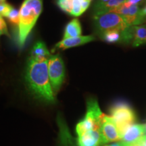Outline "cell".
<instances>
[{"instance_id": "f1b7e54d", "label": "cell", "mask_w": 146, "mask_h": 146, "mask_svg": "<svg viewBox=\"0 0 146 146\" xmlns=\"http://www.w3.org/2000/svg\"><path fill=\"white\" fill-rule=\"evenodd\" d=\"M89 1H91V0H89Z\"/></svg>"}, {"instance_id": "3957f363", "label": "cell", "mask_w": 146, "mask_h": 146, "mask_svg": "<svg viewBox=\"0 0 146 146\" xmlns=\"http://www.w3.org/2000/svg\"><path fill=\"white\" fill-rule=\"evenodd\" d=\"M104 114L100 108L96 99L90 98L87 102V112L85 118L77 124L76 132L77 135L87 131L100 130Z\"/></svg>"}, {"instance_id": "5b68a950", "label": "cell", "mask_w": 146, "mask_h": 146, "mask_svg": "<svg viewBox=\"0 0 146 146\" xmlns=\"http://www.w3.org/2000/svg\"><path fill=\"white\" fill-rule=\"evenodd\" d=\"M110 116L116 123L123 137V134L128 128L135 122V113L129 104L124 102L114 104L110 110Z\"/></svg>"}, {"instance_id": "52a82bcc", "label": "cell", "mask_w": 146, "mask_h": 146, "mask_svg": "<svg viewBox=\"0 0 146 146\" xmlns=\"http://www.w3.org/2000/svg\"><path fill=\"white\" fill-rule=\"evenodd\" d=\"M100 132L105 143L121 141L122 136L117 126L110 116L104 114L102 119Z\"/></svg>"}, {"instance_id": "d4e9b609", "label": "cell", "mask_w": 146, "mask_h": 146, "mask_svg": "<svg viewBox=\"0 0 146 146\" xmlns=\"http://www.w3.org/2000/svg\"><path fill=\"white\" fill-rule=\"evenodd\" d=\"M141 14L146 18V5L143 9H141Z\"/></svg>"}, {"instance_id": "ffe728a7", "label": "cell", "mask_w": 146, "mask_h": 146, "mask_svg": "<svg viewBox=\"0 0 146 146\" xmlns=\"http://www.w3.org/2000/svg\"><path fill=\"white\" fill-rule=\"evenodd\" d=\"M12 8L13 7L12 5L6 2L0 3V16H2V17L3 16L7 17V16H8V14Z\"/></svg>"}, {"instance_id": "9c48e42d", "label": "cell", "mask_w": 146, "mask_h": 146, "mask_svg": "<svg viewBox=\"0 0 146 146\" xmlns=\"http://www.w3.org/2000/svg\"><path fill=\"white\" fill-rule=\"evenodd\" d=\"M58 125L59 127V144L60 146H78L75 139L71 135L66 123L60 115L57 117Z\"/></svg>"}, {"instance_id": "e0dca14e", "label": "cell", "mask_w": 146, "mask_h": 146, "mask_svg": "<svg viewBox=\"0 0 146 146\" xmlns=\"http://www.w3.org/2000/svg\"><path fill=\"white\" fill-rule=\"evenodd\" d=\"M57 5L66 13L70 14L72 10L73 0H57Z\"/></svg>"}, {"instance_id": "7c38bea8", "label": "cell", "mask_w": 146, "mask_h": 146, "mask_svg": "<svg viewBox=\"0 0 146 146\" xmlns=\"http://www.w3.org/2000/svg\"><path fill=\"white\" fill-rule=\"evenodd\" d=\"M51 56L45 43L42 41H37L33 47L30 58L36 61H43L49 60Z\"/></svg>"}, {"instance_id": "d6986e66", "label": "cell", "mask_w": 146, "mask_h": 146, "mask_svg": "<svg viewBox=\"0 0 146 146\" xmlns=\"http://www.w3.org/2000/svg\"><path fill=\"white\" fill-rule=\"evenodd\" d=\"M83 10L81 8V2L79 0H73L72 10L70 15L74 16H79L83 14Z\"/></svg>"}, {"instance_id": "4316f807", "label": "cell", "mask_w": 146, "mask_h": 146, "mask_svg": "<svg viewBox=\"0 0 146 146\" xmlns=\"http://www.w3.org/2000/svg\"><path fill=\"white\" fill-rule=\"evenodd\" d=\"M5 0H0V3H3V2H5Z\"/></svg>"}, {"instance_id": "8992f818", "label": "cell", "mask_w": 146, "mask_h": 146, "mask_svg": "<svg viewBox=\"0 0 146 146\" xmlns=\"http://www.w3.org/2000/svg\"><path fill=\"white\" fill-rule=\"evenodd\" d=\"M48 72L53 91L57 93L65 78L64 64L60 55L52 56L48 60Z\"/></svg>"}, {"instance_id": "8fae6325", "label": "cell", "mask_w": 146, "mask_h": 146, "mask_svg": "<svg viewBox=\"0 0 146 146\" xmlns=\"http://www.w3.org/2000/svg\"><path fill=\"white\" fill-rule=\"evenodd\" d=\"M95 40V37L92 35L87 36H80L78 37L73 38H67V39H63L62 41L58 42L54 47L55 50H66V49L71 48L76 46H79L87 43L93 41Z\"/></svg>"}, {"instance_id": "9a60e30c", "label": "cell", "mask_w": 146, "mask_h": 146, "mask_svg": "<svg viewBox=\"0 0 146 146\" xmlns=\"http://www.w3.org/2000/svg\"><path fill=\"white\" fill-rule=\"evenodd\" d=\"M81 26L79 21L76 18H74L68 23L65 28L64 39L67 38L78 37L81 36Z\"/></svg>"}, {"instance_id": "30bf717a", "label": "cell", "mask_w": 146, "mask_h": 146, "mask_svg": "<svg viewBox=\"0 0 146 146\" xmlns=\"http://www.w3.org/2000/svg\"><path fill=\"white\" fill-rule=\"evenodd\" d=\"M144 135H145V125L133 124L127 129L120 141L126 145H131L137 141Z\"/></svg>"}, {"instance_id": "6da1fadb", "label": "cell", "mask_w": 146, "mask_h": 146, "mask_svg": "<svg viewBox=\"0 0 146 146\" xmlns=\"http://www.w3.org/2000/svg\"><path fill=\"white\" fill-rule=\"evenodd\" d=\"M25 81L31 94L43 102L54 103L55 97L48 72V60L36 61L29 58Z\"/></svg>"}, {"instance_id": "7a4b0ae2", "label": "cell", "mask_w": 146, "mask_h": 146, "mask_svg": "<svg viewBox=\"0 0 146 146\" xmlns=\"http://www.w3.org/2000/svg\"><path fill=\"white\" fill-rule=\"evenodd\" d=\"M43 9V0H24L20 9L18 43L22 48Z\"/></svg>"}, {"instance_id": "2e32d148", "label": "cell", "mask_w": 146, "mask_h": 146, "mask_svg": "<svg viewBox=\"0 0 146 146\" xmlns=\"http://www.w3.org/2000/svg\"><path fill=\"white\" fill-rule=\"evenodd\" d=\"M102 39L108 43H118L122 42V33L117 31L106 32L100 35Z\"/></svg>"}, {"instance_id": "ba28073f", "label": "cell", "mask_w": 146, "mask_h": 146, "mask_svg": "<svg viewBox=\"0 0 146 146\" xmlns=\"http://www.w3.org/2000/svg\"><path fill=\"white\" fill-rule=\"evenodd\" d=\"M76 142L78 146H100L106 143L100 130L82 133L78 135Z\"/></svg>"}, {"instance_id": "7402d4cb", "label": "cell", "mask_w": 146, "mask_h": 146, "mask_svg": "<svg viewBox=\"0 0 146 146\" xmlns=\"http://www.w3.org/2000/svg\"><path fill=\"white\" fill-rule=\"evenodd\" d=\"M0 29H1L2 31L3 35H5L10 36V34H9L8 29H7V26H6V23L4 20L3 19L2 16H0Z\"/></svg>"}, {"instance_id": "484cf974", "label": "cell", "mask_w": 146, "mask_h": 146, "mask_svg": "<svg viewBox=\"0 0 146 146\" xmlns=\"http://www.w3.org/2000/svg\"><path fill=\"white\" fill-rule=\"evenodd\" d=\"M1 35H3V32H2V31H1V29H0V36Z\"/></svg>"}, {"instance_id": "ac0fdd59", "label": "cell", "mask_w": 146, "mask_h": 146, "mask_svg": "<svg viewBox=\"0 0 146 146\" xmlns=\"http://www.w3.org/2000/svg\"><path fill=\"white\" fill-rule=\"evenodd\" d=\"M6 18H8L9 23L11 25L14 26L18 25L20 21V11H18L17 9L12 8Z\"/></svg>"}, {"instance_id": "44dd1931", "label": "cell", "mask_w": 146, "mask_h": 146, "mask_svg": "<svg viewBox=\"0 0 146 146\" xmlns=\"http://www.w3.org/2000/svg\"><path fill=\"white\" fill-rule=\"evenodd\" d=\"M146 1V0H127L126 1L124 4L126 5L127 7H130L131 5H139L143 4V3H145Z\"/></svg>"}, {"instance_id": "603a6c76", "label": "cell", "mask_w": 146, "mask_h": 146, "mask_svg": "<svg viewBox=\"0 0 146 146\" xmlns=\"http://www.w3.org/2000/svg\"><path fill=\"white\" fill-rule=\"evenodd\" d=\"M91 1L89 0H84L83 1L81 2V8L83 10V12H85L87 10V8H89V6L90 5Z\"/></svg>"}, {"instance_id": "277c9868", "label": "cell", "mask_w": 146, "mask_h": 146, "mask_svg": "<svg viewBox=\"0 0 146 146\" xmlns=\"http://www.w3.org/2000/svg\"><path fill=\"white\" fill-rule=\"evenodd\" d=\"M94 26L98 33L101 35L106 32L117 31L122 33V36L131 26L123 18L114 12H106L94 15Z\"/></svg>"}, {"instance_id": "5bb4252c", "label": "cell", "mask_w": 146, "mask_h": 146, "mask_svg": "<svg viewBox=\"0 0 146 146\" xmlns=\"http://www.w3.org/2000/svg\"><path fill=\"white\" fill-rule=\"evenodd\" d=\"M146 44V25L133 26L132 45L134 47Z\"/></svg>"}, {"instance_id": "4fadbf2b", "label": "cell", "mask_w": 146, "mask_h": 146, "mask_svg": "<svg viewBox=\"0 0 146 146\" xmlns=\"http://www.w3.org/2000/svg\"><path fill=\"white\" fill-rule=\"evenodd\" d=\"M126 1H127V0H109L107 3H104V4L100 5H94V15H98V14L112 12L114 9L123 4Z\"/></svg>"}, {"instance_id": "cb8c5ba5", "label": "cell", "mask_w": 146, "mask_h": 146, "mask_svg": "<svg viewBox=\"0 0 146 146\" xmlns=\"http://www.w3.org/2000/svg\"><path fill=\"white\" fill-rule=\"evenodd\" d=\"M109 0H98V1L96 3V4L97 5H102V4H104V3H107Z\"/></svg>"}, {"instance_id": "83f0119b", "label": "cell", "mask_w": 146, "mask_h": 146, "mask_svg": "<svg viewBox=\"0 0 146 146\" xmlns=\"http://www.w3.org/2000/svg\"><path fill=\"white\" fill-rule=\"evenodd\" d=\"M79 1H81V2H82V1H84V0H79Z\"/></svg>"}]
</instances>
